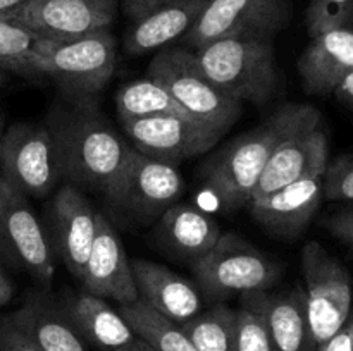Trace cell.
Wrapping results in <instances>:
<instances>
[{"instance_id": "1", "label": "cell", "mask_w": 353, "mask_h": 351, "mask_svg": "<svg viewBox=\"0 0 353 351\" xmlns=\"http://www.w3.org/2000/svg\"><path fill=\"white\" fill-rule=\"evenodd\" d=\"M321 126V112L307 103H286L259 126L240 134L209 158L202 178L224 209L250 203L255 186L274 151L288 138Z\"/></svg>"}, {"instance_id": "2", "label": "cell", "mask_w": 353, "mask_h": 351, "mask_svg": "<svg viewBox=\"0 0 353 351\" xmlns=\"http://www.w3.org/2000/svg\"><path fill=\"white\" fill-rule=\"evenodd\" d=\"M48 126L57 141L62 178L109 195L134 150L126 138L88 103L61 110Z\"/></svg>"}, {"instance_id": "3", "label": "cell", "mask_w": 353, "mask_h": 351, "mask_svg": "<svg viewBox=\"0 0 353 351\" xmlns=\"http://www.w3.org/2000/svg\"><path fill=\"white\" fill-rule=\"evenodd\" d=\"M202 74L240 103L262 105L278 85L274 36L240 34L219 38L193 50Z\"/></svg>"}, {"instance_id": "4", "label": "cell", "mask_w": 353, "mask_h": 351, "mask_svg": "<svg viewBox=\"0 0 353 351\" xmlns=\"http://www.w3.org/2000/svg\"><path fill=\"white\" fill-rule=\"evenodd\" d=\"M117 41L109 30L74 38H40L33 64L38 78H50L65 95L88 103L116 71Z\"/></svg>"}, {"instance_id": "5", "label": "cell", "mask_w": 353, "mask_h": 351, "mask_svg": "<svg viewBox=\"0 0 353 351\" xmlns=\"http://www.w3.org/2000/svg\"><path fill=\"white\" fill-rule=\"evenodd\" d=\"M147 78L159 83L186 116L221 136L231 129L243 109V103L228 96L202 74L193 50L186 47L162 48L152 58Z\"/></svg>"}, {"instance_id": "6", "label": "cell", "mask_w": 353, "mask_h": 351, "mask_svg": "<svg viewBox=\"0 0 353 351\" xmlns=\"http://www.w3.org/2000/svg\"><path fill=\"white\" fill-rule=\"evenodd\" d=\"M199 288L212 298L269 291L281 272L278 264L240 234L228 233L193 265Z\"/></svg>"}, {"instance_id": "7", "label": "cell", "mask_w": 353, "mask_h": 351, "mask_svg": "<svg viewBox=\"0 0 353 351\" xmlns=\"http://www.w3.org/2000/svg\"><path fill=\"white\" fill-rule=\"evenodd\" d=\"M307 319L316 348L340 332L348 322L353 282L350 272L317 241L302 248Z\"/></svg>"}, {"instance_id": "8", "label": "cell", "mask_w": 353, "mask_h": 351, "mask_svg": "<svg viewBox=\"0 0 353 351\" xmlns=\"http://www.w3.org/2000/svg\"><path fill=\"white\" fill-rule=\"evenodd\" d=\"M0 169L16 191L31 198L50 195L62 178L57 141L48 124L16 123L0 138Z\"/></svg>"}, {"instance_id": "9", "label": "cell", "mask_w": 353, "mask_h": 351, "mask_svg": "<svg viewBox=\"0 0 353 351\" xmlns=\"http://www.w3.org/2000/svg\"><path fill=\"white\" fill-rule=\"evenodd\" d=\"M185 189L176 164L133 150L123 176L105 196L110 205L131 220H154L179 200Z\"/></svg>"}, {"instance_id": "10", "label": "cell", "mask_w": 353, "mask_h": 351, "mask_svg": "<svg viewBox=\"0 0 353 351\" xmlns=\"http://www.w3.org/2000/svg\"><path fill=\"white\" fill-rule=\"evenodd\" d=\"M290 19V0H207L199 19L185 34V43L195 50L226 36H276Z\"/></svg>"}, {"instance_id": "11", "label": "cell", "mask_w": 353, "mask_h": 351, "mask_svg": "<svg viewBox=\"0 0 353 351\" xmlns=\"http://www.w3.org/2000/svg\"><path fill=\"white\" fill-rule=\"evenodd\" d=\"M0 258L30 274L47 288L55 275V255L50 233L28 203V196L12 189L0 215Z\"/></svg>"}, {"instance_id": "12", "label": "cell", "mask_w": 353, "mask_h": 351, "mask_svg": "<svg viewBox=\"0 0 353 351\" xmlns=\"http://www.w3.org/2000/svg\"><path fill=\"white\" fill-rule=\"evenodd\" d=\"M121 126L134 150L171 164L205 153L223 138L183 114H161L145 119L124 120Z\"/></svg>"}, {"instance_id": "13", "label": "cell", "mask_w": 353, "mask_h": 351, "mask_svg": "<svg viewBox=\"0 0 353 351\" xmlns=\"http://www.w3.org/2000/svg\"><path fill=\"white\" fill-rule=\"evenodd\" d=\"M205 3L207 0H123L128 19L124 48L131 55L162 50L192 30Z\"/></svg>"}, {"instance_id": "14", "label": "cell", "mask_w": 353, "mask_h": 351, "mask_svg": "<svg viewBox=\"0 0 353 351\" xmlns=\"http://www.w3.org/2000/svg\"><path fill=\"white\" fill-rule=\"evenodd\" d=\"M121 0H31L12 21L41 38H74L109 30Z\"/></svg>"}, {"instance_id": "15", "label": "cell", "mask_w": 353, "mask_h": 351, "mask_svg": "<svg viewBox=\"0 0 353 351\" xmlns=\"http://www.w3.org/2000/svg\"><path fill=\"white\" fill-rule=\"evenodd\" d=\"M79 281L86 292L114 299L119 305H130L140 299L123 240L102 212H99L95 240Z\"/></svg>"}, {"instance_id": "16", "label": "cell", "mask_w": 353, "mask_h": 351, "mask_svg": "<svg viewBox=\"0 0 353 351\" xmlns=\"http://www.w3.org/2000/svg\"><path fill=\"white\" fill-rule=\"evenodd\" d=\"M50 217V237L55 255L79 279L95 240L99 210L78 186L68 182L55 193Z\"/></svg>"}, {"instance_id": "17", "label": "cell", "mask_w": 353, "mask_h": 351, "mask_svg": "<svg viewBox=\"0 0 353 351\" xmlns=\"http://www.w3.org/2000/svg\"><path fill=\"white\" fill-rule=\"evenodd\" d=\"M324 174L326 169L309 172L269 195L250 200L254 219L281 237L302 234L324 200Z\"/></svg>"}, {"instance_id": "18", "label": "cell", "mask_w": 353, "mask_h": 351, "mask_svg": "<svg viewBox=\"0 0 353 351\" xmlns=\"http://www.w3.org/2000/svg\"><path fill=\"white\" fill-rule=\"evenodd\" d=\"M241 301L254 306L264 319L276 351H314L307 319L305 291L300 286L285 291H259L241 295Z\"/></svg>"}, {"instance_id": "19", "label": "cell", "mask_w": 353, "mask_h": 351, "mask_svg": "<svg viewBox=\"0 0 353 351\" xmlns=\"http://www.w3.org/2000/svg\"><path fill=\"white\" fill-rule=\"evenodd\" d=\"M141 301L176 323H185L202 312V295L195 282L154 262H131Z\"/></svg>"}, {"instance_id": "20", "label": "cell", "mask_w": 353, "mask_h": 351, "mask_svg": "<svg viewBox=\"0 0 353 351\" xmlns=\"http://www.w3.org/2000/svg\"><path fill=\"white\" fill-rule=\"evenodd\" d=\"M353 71V30L333 28L310 38L299 58V74L309 95H333L341 79Z\"/></svg>"}, {"instance_id": "21", "label": "cell", "mask_w": 353, "mask_h": 351, "mask_svg": "<svg viewBox=\"0 0 353 351\" xmlns=\"http://www.w3.org/2000/svg\"><path fill=\"white\" fill-rule=\"evenodd\" d=\"M327 162H330V145L321 126L302 131L288 138L274 151L255 186L252 200L269 195L303 178L309 172L323 171L327 167Z\"/></svg>"}, {"instance_id": "22", "label": "cell", "mask_w": 353, "mask_h": 351, "mask_svg": "<svg viewBox=\"0 0 353 351\" xmlns=\"http://www.w3.org/2000/svg\"><path fill=\"white\" fill-rule=\"evenodd\" d=\"M155 234L169 253L193 267L216 246L223 231L210 213L188 203H176L159 217Z\"/></svg>"}, {"instance_id": "23", "label": "cell", "mask_w": 353, "mask_h": 351, "mask_svg": "<svg viewBox=\"0 0 353 351\" xmlns=\"http://www.w3.org/2000/svg\"><path fill=\"white\" fill-rule=\"evenodd\" d=\"M7 319L41 351H86L85 341L62 306L33 295Z\"/></svg>"}, {"instance_id": "24", "label": "cell", "mask_w": 353, "mask_h": 351, "mask_svg": "<svg viewBox=\"0 0 353 351\" xmlns=\"http://www.w3.org/2000/svg\"><path fill=\"white\" fill-rule=\"evenodd\" d=\"M62 310L83 341L103 351H116L137 339L133 329L119 310L107 299L83 291L64 301Z\"/></svg>"}, {"instance_id": "25", "label": "cell", "mask_w": 353, "mask_h": 351, "mask_svg": "<svg viewBox=\"0 0 353 351\" xmlns=\"http://www.w3.org/2000/svg\"><path fill=\"white\" fill-rule=\"evenodd\" d=\"M119 312L130 323L134 336L145 341L154 351H196L179 323L155 312L141 299L121 305Z\"/></svg>"}, {"instance_id": "26", "label": "cell", "mask_w": 353, "mask_h": 351, "mask_svg": "<svg viewBox=\"0 0 353 351\" xmlns=\"http://www.w3.org/2000/svg\"><path fill=\"white\" fill-rule=\"evenodd\" d=\"M116 110L121 123L161 116V114L186 116L178 103L171 98V95L150 78L137 79L121 86L116 93Z\"/></svg>"}, {"instance_id": "27", "label": "cell", "mask_w": 353, "mask_h": 351, "mask_svg": "<svg viewBox=\"0 0 353 351\" xmlns=\"http://www.w3.org/2000/svg\"><path fill=\"white\" fill-rule=\"evenodd\" d=\"M196 351H234L236 310L216 303L188 322L179 323Z\"/></svg>"}, {"instance_id": "28", "label": "cell", "mask_w": 353, "mask_h": 351, "mask_svg": "<svg viewBox=\"0 0 353 351\" xmlns=\"http://www.w3.org/2000/svg\"><path fill=\"white\" fill-rule=\"evenodd\" d=\"M40 38L16 21L0 19V71L38 78L33 54Z\"/></svg>"}, {"instance_id": "29", "label": "cell", "mask_w": 353, "mask_h": 351, "mask_svg": "<svg viewBox=\"0 0 353 351\" xmlns=\"http://www.w3.org/2000/svg\"><path fill=\"white\" fill-rule=\"evenodd\" d=\"M234 351H276L262 315L245 301L236 310Z\"/></svg>"}, {"instance_id": "30", "label": "cell", "mask_w": 353, "mask_h": 351, "mask_svg": "<svg viewBox=\"0 0 353 351\" xmlns=\"http://www.w3.org/2000/svg\"><path fill=\"white\" fill-rule=\"evenodd\" d=\"M353 23V0H310L305 24L310 38L333 28Z\"/></svg>"}, {"instance_id": "31", "label": "cell", "mask_w": 353, "mask_h": 351, "mask_svg": "<svg viewBox=\"0 0 353 351\" xmlns=\"http://www.w3.org/2000/svg\"><path fill=\"white\" fill-rule=\"evenodd\" d=\"M324 198L353 203V151L327 162L324 174Z\"/></svg>"}, {"instance_id": "32", "label": "cell", "mask_w": 353, "mask_h": 351, "mask_svg": "<svg viewBox=\"0 0 353 351\" xmlns=\"http://www.w3.org/2000/svg\"><path fill=\"white\" fill-rule=\"evenodd\" d=\"M0 351H41L9 319L0 320Z\"/></svg>"}, {"instance_id": "33", "label": "cell", "mask_w": 353, "mask_h": 351, "mask_svg": "<svg viewBox=\"0 0 353 351\" xmlns=\"http://www.w3.org/2000/svg\"><path fill=\"white\" fill-rule=\"evenodd\" d=\"M324 227L353 251V206L340 210L324 220Z\"/></svg>"}, {"instance_id": "34", "label": "cell", "mask_w": 353, "mask_h": 351, "mask_svg": "<svg viewBox=\"0 0 353 351\" xmlns=\"http://www.w3.org/2000/svg\"><path fill=\"white\" fill-rule=\"evenodd\" d=\"M317 351H353V330L352 323L347 322V326L334 334L331 339L326 343L321 344Z\"/></svg>"}, {"instance_id": "35", "label": "cell", "mask_w": 353, "mask_h": 351, "mask_svg": "<svg viewBox=\"0 0 353 351\" xmlns=\"http://www.w3.org/2000/svg\"><path fill=\"white\" fill-rule=\"evenodd\" d=\"M333 95L336 96L341 103H345V105L350 107L353 110V71L341 79V83L336 86Z\"/></svg>"}, {"instance_id": "36", "label": "cell", "mask_w": 353, "mask_h": 351, "mask_svg": "<svg viewBox=\"0 0 353 351\" xmlns=\"http://www.w3.org/2000/svg\"><path fill=\"white\" fill-rule=\"evenodd\" d=\"M31 0H0V19L12 21Z\"/></svg>"}, {"instance_id": "37", "label": "cell", "mask_w": 353, "mask_h": 351, "mask_svg": "<svg viewBox=\"0 0 353 351\" xmlns=\"http://www.w3.org/2000/svg\"><path fill=\"white\" fill-rule=\"evenodd\" d=\"M14 296V284L9 275L0 268V306L7 305Z\"/></svg>"}, {"instance_id": "38", "label": "cell", "mask_w": 353, "mask_h": 351, "mask_svg": "<svg viewBox=\"0 0 353 351\" xmlns=\"http://www.w3.org/2000/svg\"><path fill=\"white\" fill-rule=\"evenodd\" d=\"M12 189H14L12 186H10L9 182L6 181V178L0 174V215H2L3 209H6V205H7V202H9Z\"/></svg>"}, {"instance_id": "39", "label": "cell", "mask_w": 353, "mask_h": 351, "mask_svg": "<svg viewBox=\"0 0 353 351\" xmlns=\"http://www.w3.org/2000/svg\"><path fill=\"white\" fill-rule=\"evenodd\" d=\"M116 351H154V350H152V348L148 346L145 341L138 339V337H137V339L131 341L130 344H126V346L119 348V350H116Z\"/></svg>"}, {"instance_id": "40", "label": "cell", "mask_w": 353, "mask_h": 351, "mask_svg": "<svg viewBox=\"0 0 353 351\" xmlns=\"http://www.w3.org/2000/svg\"><path fill=\"white\" fill-rule=\"evenodd\" d=\"M7 78H9V74H7V72H3V71H0V88H2V86L6 85Z\"/></svg>"}, {"instance_id": "41", "label": "cell", "mask_w": 353, "mask_h": 351, "mask_svg": "<svg viewBox=\"0 0 353 351\" xmlns=\"http://www.w3.org/2000/svg\"><path fill=\"white\" fill-rule=\"evenodd\" d=\"M2 134H3V116L0 114V138H2Z\"/></svg>"}, {"instance_id": "42", "label": "cell", "mask_w": 353, "mask_h": 351, "mask_svg": "<svg viewBox=\"0 0 353 351\" xmlns=\"http://www.w3.org/2000/svg\"><path fill=\"white\" fill-rule=\"evenodd\" d=\"M350 323H352V330H353V320H350Z\"/></svg>"}]
</instances>
